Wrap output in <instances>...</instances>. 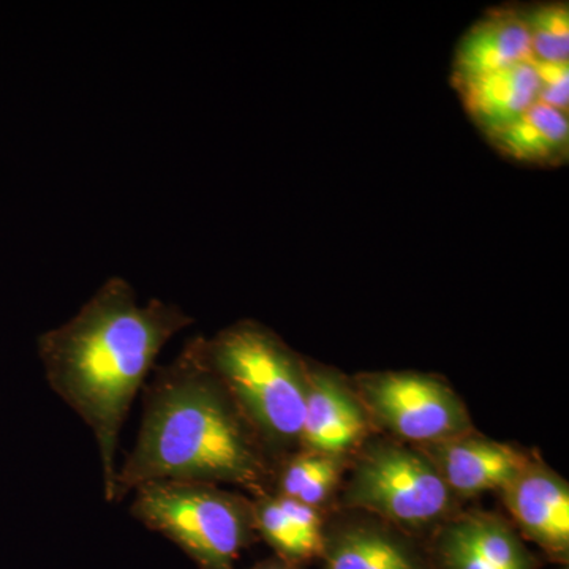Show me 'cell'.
Wrapping results in <instances>:
<instances>
[{
	"instance_id": "6da1fadb",
	"label": "cell",
	"mask_w": 569,
	"mask_h": 569,
	"mask_svg": "<svg viewBox=\"0 0 569 569\" xmlns=\"http://www.w3.org/2000/svg\"><path fill=\"white\" fill-rule=\"evenodd\" d=\"M142 400L137 441L116 470L110 503L157 481L271 492L277 460L206 361L203 337L153 370Z\"/></svg>"
},
{
	"instance_id": "7a4b0ae2",
	"label": "cell",
	"mask_w": 569,
	"mask_h": 569,
	"mask_svg": "<svg viewBox=\"0 0 569 569\" xmlns=\"http://www.w3.org/2000/svg\"><path fill=\"white\" fill-rule=\"evenodd\" d=\"M192 325L181 307L162 299L138 305L132 284L114 276L77 316L39 337L48 383L96 438L107 501L118 470L119 437L134 397L163 347Z\"/></svg>"
},
{
	"instance_id": "3957f363",
	"label": "cell",
	"mask_w": 569,
	"mask_h": 569,
	"mask_svg": "<svg viewBox=\"0 0 569 569\" xmlns=\"http://www.w3.org/2000/svg\"><path fill=\"white\" fill-rule=\"evenodd\" d=\"M206 361L223 381L272 458L293 455L301 441L307 361L258 321L228 326L204 339Z\"/></svg>"
},
{
	"instance_id": "277c9868",
	"label": "cell",
	"mask_w": 569,
	"mask_h": 569,
	"mask_svg": "<svg viewBox=\"0 0 569 569\" xmlns=\"http://www.w3.org/2000/svg\"><path fill=\"white\" fill-rule=\"evenodd\" d=\"M130 515L174 542L200 569H234L257 538L252 498L206 482L157 481L133 490Z\"/></svg>"
},
{
	"instance_id": "5b68a950",
	"label": "cell",
	"mask_w": 569,
	"mask_h": 569,
	"mask_svg": "<svg viewBox=\"0 0 569 569\" xmlns=\"http://www.w3.org/2000/svg\"><path fill=\"white\" fill-rule=\"evenodd\" d=\"M455 500L421 448L376 441L359 455L342 507L369 512L408 533L447 520Z\"/></svg>"
},
{
	"instance_id": "8992f818",
	"label": "cell",
	"mask_w": 569,
	"mask_h": 569,
	"mask_svg": "<svg viewBox=\"0 0 569 569\" xmlns=\"http://www.w3.org/2000/svg\"><path fill=\"white\" fill-rule=\"evenodd\" d=\"M370 421L418 447L473 432L459 396L436 377L418 372L365 373L356 380Z\"/></svg>"
},
{
	"instance_id": "52a82bcc",
	"label": "cell",
	"mask_w": 569,
	"mask_h": 569,
	"mask_svg": "<svg viewBox=\"0 0 569 569\" xmlns=\"http://www.w3.org/2000/svg\"><path fill=\"white\" fill-rule=\"evenodd\" d=\"M429 556L436 569H539L518 531L481 511L445 520Z\"/></svg>"
},
{
	"instance_id": "ba28073f",
	"label": "cell",
	"mask_w": 569,
	"mask_h": 569,
	"mask_svg": "<svg viewBox=\"0 0 569 569\" xmlns=\"http://www.w3.org/2000/svg\"><path fill=\"white\" fill-rule=\"evenodd\" d=\"M370 418L339 373L307 362V395L301 451L342 459L369 436Z\"/></svg>"
},
{
	"instance_id": "9c48e42d",
	"label": "cell",
	"mask_w": 569,
	"mask_h": 569,
	"mask_svg": "<svg viewBox=\"0 0 569 569\" xmlns=\"http://www.w3.org/2000/svg\"><path fill=\"white\" fill-rule=\"evenodd\" d=\"M501 496L522 537L539 546L550 560L567 563L568 482L537 460H529L518 477L501 489Z\"/></svg>"
},
{
	"instance_id": "30bf717a",
	"label": "cell",
	"mask_w": 569,
	"mask_h": 569,
	"mask_svg": "<svg viewBox=\"0 0 569 569\" xmlns=\"http://www.w3.org/2000/svg\"><path fill=\"white\" fill-rule=\"evenodd\" d=\"M426 452L456 497L503 489L529 463L523 452L473 432L418 447Z\"/></svg>"
},
{
	"instance_id": "8fae6325",
	"label": "cell",
	"mask_w": 569,
	"mask_h": 569,
	"mask_svg": "<svg viewBox=\"0 0 569 569\" xmlns=\"http://www.w3.org/2000/svg\"><path fill=\"white\" fill-rule=\"evenodd\" d=\"M323 569H436L429 552L383 520L342 522L325 530Z\"/></svg>"
},
{
	"instance_id": "7c38bea8",
	"label": "cell",
	"mask_w": 569,
	"mask_h": 569,
	"mask_svg": "<svg viewBox=\"0 0 569 569\" xmlns=\"http://www.w3.org/2000/svg\"><path fill=\"white\" fill-rule=\"evenodd\" d=\"M527 61H531V44L523 11L500 7L463 33L452 62V84Z\"/></svg>"
},
{
	"instance_id": "4fadbf2b",
	"label": "cell",
	"mask_w": 569,
	"mask_h": 569,
	"mask_svg": "<svg viewBox=\"0 0 569 569\" xmlns=\"http://www.w3.org/2000/svg\"><path fill=\"white\" fill-rule=\"evenodd\" d=\"M463 108L486 137L507 129L538 103L539 77L533 61L456 82Z\"/></svg>"
},
{
	"instance_id": "5bb4252c",
	"label": "cell",
	"mask_w": 569,
	"mask_h": 569,
	"mask_svg": "<svg viewBox=\"0 0 569 569\" xmlns=\"http://www.w3.org/2000/svg\"><path fill=\"white\" fill-rule=\"evenodd\" d=\"M500 156L535 167H560L568 160L569 122L567 112L535 103L530 110L488 138Z\"/></svg>"
},
{
	"instance_id": "9a60e30c",
	"label": "cell",
	"mask_w": 569,
	"mask_h": 569,
	"mask_svg": "<svg viewBox=\"0 0 569 569\" xmlns=\"http://www.w3.org/2000/svg\"><path fill=\"white\" fill-rule=\"evenodd\" d=\"M342 477V459L296 451L276 466L272 493L320 509Z\"/></svg>"
},
{
	"instance_id": "2e32d148",
	"label": "cell",
	"mask_w": 569,
	"mask_h": 569,
	"mask_svg": "<svg viewBox=\"0 0 569 569\" xmlns=\"http://www.w3.org/2000/svg\"><path fill=\"white\" fill-rule=\"evenodd\" d=\"M522 11L530 33L531 61L568 63V3H538Z\"/></svg>"
},
{
	"instance_id": "e0dca14e",
	"label": "cell",
	"mask_w": 569,
	"mask_h": 569,
	"mask_svg": "<svg viewBox=\"0 0 569 569\" xmlns=\"http://www.w3.org/2000/svg\"><path fill=\"white\" fill-rule=\"evenodd\" d=\"M254 530L257 535L274 549L276 557L295 565H305L306 561L317 559L305 539L295 529L291 520L280 507L279 498L272 492L258 493L252 497Z\"/></svg>"
},
{
	"instance_id": "ac0fdd59",
	"label": "cell",
	"mask_w": 569,
	"mask_h": 569,
	"mask_svg": "<svg viewBox=\"0 0 569 569\" xmlns=\"http://www.w3.org/2000/svg\"><path fill=\"white\" fill-rule=\"evenodd\" d=\"M539 77L538 103L548 104L553 110L568 112L569 66L533 61Z\"/></svg>"
},
{
	"instance_id": "d6986e66",
	"label": "cell",
	"mask_w": 569,
	"mask_h": 569,
	"mask_svg": "<svg viewBox=\"0 0 569 569\" xmlns=\"http://www.w3.org/2000/svg\"><path fill=\"white\" fill-rule=\"evenodd\" d=\"M249 569H302V567L301 565L290 563V561L274 556L271 557V559H266L260 561V563L253 565V567Z\"/></svg>"
}]
</instances>
